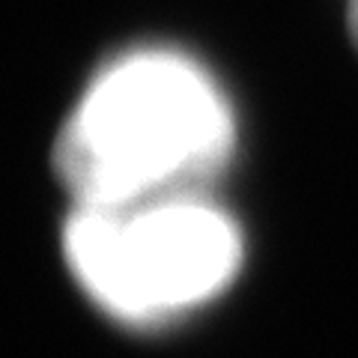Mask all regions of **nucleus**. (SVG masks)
I'll use <instances>...</instances> for the list:
<instances>
[{"label":"nucleus","mask_w":358,"mask_h":358,"mask_svg":"<svg viewBox=\"0 0 358 358\" xmlns=\"http://www.w3.org/2000/svg\"><path fill=\"white\" fill-rule=\"evenodd\" d=\"M236 117L197 60L171 48L114 57L54 141V173L75 206L200 194L230 162Z\"/></svg>","instance_id":"1"},{"label":"nucleus","mask_w":358,"mask_h":358,"mask_svg":"<svg viewBox=\"0 0 358 358\" xmlns=\"http://www.w3.org/2000/svg\"><path fill=\"white\" fill-rule=\"evenodd\" d=\"M63 254L81 289L129 326H155L215 299L242 266V233L203 194L75 206Z\"/></svg>","instance_id":"2"},{"label":"nucleus","mask_w":358,"mask_h":358,"mask_svg":"<svg viewBox=\"0 0 358 358\" xmlns=\"http://www.w3.org/2000/svg\"><path fill=\"white\" fill-rule=\"evenodd\" d=\"M350 30H352V39L358 45V0L350 3Z\"/></svg>","instance_id":"3"}]
</instances>
